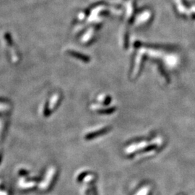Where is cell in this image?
I'll use <instances>...</instances> for the list:
<instances>
[{
    "label": "cell",
    "instance_id": "obj_1",
    "mask_svg": "<svg viewBox=\"0 0 195 195\" xmlns=\"http://www.w3.org/2000/svg\"><path fill=\"white\" fill-rule=\"evenodd\" d=\"M70 55H72V57H76V58L82 60V61H88L89 60H90V59L88 58V57H87V56H85L83 55V54H80V53H77L76 52V51H70Z\"/></svg>",
    "mask_w": 195,
    "mask_h": 195
}]
</instances>
